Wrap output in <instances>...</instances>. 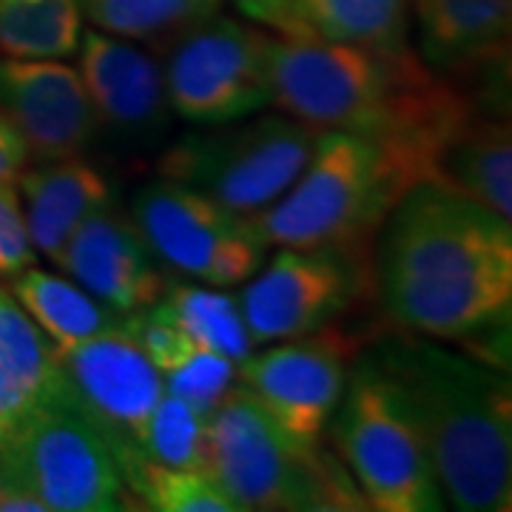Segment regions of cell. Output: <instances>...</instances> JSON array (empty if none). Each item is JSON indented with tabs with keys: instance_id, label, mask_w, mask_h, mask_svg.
Instances as JSON below:
<instances>
[{
	"instance_id": "10",
	"label": "cell",
	"mask_w": 512,
	"mask_h": 512,
	"mask_svg": "<svg viewBox=\"0 0 512 512\" xmlns=\"http://www.w3.org/2000/svg\"><path fill=\"white\" fill-rule=\"evenodd\" d=\"M57 353V350H55ZM60 384L114 450H140L148 419L165 396L160 370L126 325L57 353Z\"/></svg>"
},
{
	"instance_id": "28",
	"label": "cell",
	"mask_w": 512,
	"mask_h": 512,
	"mask_svg": "<svg viewBox=\"0 0 512 512\" xmlns=\"http://www.w3.org/2000/svg\"><path fill=\"white\" fill-rule=\"evenodd\" d=\"M37 259L35 245L26 231L18 185L0 183V279H12L32 268Z\"/></svg>"
},
{
	"instance_id": "6",
	"label": "cell",
	"mask_w": 512,
	"mask_h": 512,
	"mask_svg": "<svg viewBox=\"0 0 512 512\" xmlns=\"http://www.w3.org/2000/svg\"><path fill=\"white\" fill-rule=\"evenodd\" d=\"M319 131L288 114H262L231 128L183 134L165 148L160 180L188 185L228 211L254 217L299 177Z\"/></svg>"
},
{
	"instance_id": "26",
	"label": "cell",
	"mask_w": 512,
	"mask_h": 512,
	"mask_svg": "<svg viewBox=\"0 0 512 512\" xmlns=\"http://www.w3.org/2000/svg\"><path fill=\"white\" fill-rule=\"evenodd\" d=\"M140 453L165 467L208 476V416L165 390L148 419Z\"/></svg>"
},
{
	"instance_id": "18",
	"label": "cell",
	"mask_w": 512,
	"mask_h": 512,
	"mask_svg": "<svg viewBox=\"0 0 512 512\" xmlns=\"http://www.w3.org/2000/svg\"><path fill=\"white\" fill-rule=\"evenodd\" d=\"M15 183L29 239L37 254L52 265H60L74 231L100 208L111 205L106 177L80 157L40 163L32 171L23 168Z\"/></svg>"
},
{
	"instance_id": "8",
	"label": "cell",
	"mask_w": 512,
	"mask_h": 512,
	"mask_svg": "<svg viewBox=\"0 0 512 512\" xmlns=\"http://www.w3.org/2000/svg\"><path fill=\"white\" fill-rule=\"evenodd\" d=\"M131 220L165 268L205 285H239L265 265L254 217L228 211L188 185L157 180L137 191Z\"/></svg>"
},
{
	"instance_id": "16",
	"label": "cell",
	"mask_w": 512,
	"mask_h": 512,
	"mask_svg": "<svg viewBox=\"0 0 512 512\" xmlns=\"http://www.w3.org/2000/svg\"><path fill=\"white\" fill-rule=\"evenodd\" d=\"M424 66L439 74L501 72L510 55L512 0H413Z\"/></svg>"
},
{
	"instance_id": "22",
	"label": "cell",
	"mask_w": 512,
	"mask_h": 512,
	"mask_svg": "<svg viewBox=\"0 0 512 512\" xmlns=\"http://www.w3.org/2000/svg\"><path fill=\"white\" fill-rule=\"evenodd\" d=\"M225 0H77L97 32L168 49L185 32L220 15Z\"/></svg>"
},
{
	"instance_id": "13",
	"label": "cell",
	"mask_w": 512,
	"mask_h": 512,
	"mask_svg": "<svg viewBox=\"0 0 512 512\" xmlns=\"http://www.w3.org/2000/svg\"><path fill=\"white\" fill-rule=\"evenodd\" d=\"M0 114L40 163L83 157L100 131L80 72L57 60H0Z\"/></svg>"
},
{
	"instance_id": "17",
	"label": "cell",
	"mask_w": 512,
	"mask_h": 512,
	"mask_svg": "<svg viewBox=\"0 0 512 512\" xmlns=\"http://www.w3.org/2000/svg\"><path fill=\"white\" fill-rule=\"evenodd\" d=\"M430 183L447 185L504 220L512 217L510 120L487 106L484 94L444 134L430 165Z\"/></svg>"
},
{
	"instance_id": "20",
	"label": "cell",
	"mask_w": 512,
	"mask_h": 512,
	"mask_svg": "<svg viewBox=\"0 0 512 512\" xmlns=\"http://www.w3.org/2000/svg\"><path fill=\"white\" fill-rule=\"evenodd\" d=\"M410 0H288L279 35L319 37L373 55L410 52Z\"/></svg>"
},
{
	"instance_id": "9",
	"label": "cell",
	"mask_w": 512,
	"mask_h": 512,
	"mask_svg": "<svg viewBox=\"0 0 512 512\" xmlns=\"http://www.w3.org/2000/svg\"><path fill=\"white\" fill-rule=\"evenodd\" d=\"M168 103L197 126H228L271 103L268 35L234 18H208L168 46Z\"/></svg>"
},
{
	"instance_id": "27",
	"label": "cell",
	"mask_w": 512,
	"mask_h": 512,
	"mask_svg": "<svg viewBox=\"0 0 512 512\" xmlns=\"http://www.w3.org/2000/svg\"><path fill=\"white\" fill-rule=\"evenodd\" d=\"M163 382L171 396L191 404L202 416H211L217 404L239 384V365L222 353L197 345L177 365L165 370Z\"/></svg>"
},
{
	"instance_id": "12",
	"label": "cell",
	"mask_w": 512,
	"mask_h": 512,
	"mask_svg": "<svg viewBox=\"0 0 512 512\" xmlns=\"http://www.w3.org/2000/svg\"><path fill=\"white\" fill-rule=\"evenodd\" d=\"M348 382L345 345L328 328L282 342L239 365V384L302 441H322Z\"/></svg>"
},
{
	"instance_id": "3",
	"label": "cell",
	"mask_w": 512,
	"mask_h": 512,
	"mask_svg": "<svg viewBox=\"0 0 512 512\" xmlns=\"http://www.w3.org/2000/svg\"><path fill=\"white\" fill-rule=\"evenodd\" d=\"M413 188L402 163L373 137L319 131L291 188L254 214L271 248L350 256L382 228L387 211Z\"/></svg>"
},
{
	"instance_id": "15",
	"label": "cell",
	"mask_w": 512,
	"mask_h": 512,
	"mask_svg": "<svg viewBox=\"0 0 512 512\" xmlns=\"http://www.w3.org/2000/svg\"><path fill=\"white\" fill-rule=\"evenodd\" d=\"M57 268L117 313L157 305L168 291L160 259L151 254L140 228L111 205L74 231Z\"/></svg>"
},
{
	"instance_id": "19",
	"label": "cell",
	"mask_w": 512,
	"mask_h": 512,
	"mask_svg": "<svg viewBox=\"0 0 512 512\" xmlns=\"http://www.w3.org/2000/svg\"><path fill=\"white\" fill-rule=\"evenodd\" d=\"M57 387L60 367L52 342L20 308L15 293L0 285V447Z\"/></svg>"
},
{
	"instance_id": "2",
	"label": "cell",
	"mask_w": 512,
	"mask_h": 512,
	"mask_svg": "<svg viewBox=\"0 0 512 512\" xmlns=\"http://www.w3.org/2000/svg\"><path fill=\"white\" fill-rule=\"evenodd\" d=\"M373 362L416 421L441 495L464 512L510 510L512 393L507 376L410 333L382 339Z\"/></svg>"
},
{
	"instance_id": "25",
	"label": "cell",
	"mask_w": 512,
	"mask_h": 512,
	"mask_svg": "<svg viewBox=\"0 0 512 512\" xmlns=\"http://www.w3.org/2000/svg\"><path fill=\"white\" fill-rule=\"evenodd\" d=\"M160 302L165 305L168 316L200 348L222 353L237 365H242L251 356L254 339L245 328L237 296L211 291L205 285L202 288L200 285H168Z\"/></svg>"
},
{
	"instance_id": "14",
	"label": "cell",
	"mask_w": 512,
	"mask_h": 512,
	"mask_svg": "<svg viewBox=\"0 0 512 512\" xmlns=\"http://www.w3.org/2000/svg\"><path fill=\"white\" fill-rule=\"evenodd\" d=\"M77 52V72L100 128H111L117 137L137 146L160 140L174 117L160 63L123 37L97 29L80 37Z\"/></svg>"
},
{
	"instance_id": "31",
	"label": "cell",
	"mask_w": 512,
	"mask_h": 512,
	"mask_svg": "<svg viewBox=\"0 0 512 512\" xmlns=\"http://www.w3.org/2000/svg\"><path fill=\"white\" fill-rule=\"evenodd\" d=\"M3 493H6V478L0 473V498H3Z\"/></svg>"
},
{
	"instance_id": "29",
	"label": "cell",
	"mask_w": 512,
	"mask_h": 512,
	"mask_svg": "<svg viewBox=\"0 0 512 512\" xmlns=\"http://www.w3.org/2000/svg\"><path fill=\"white\" fill-rule=\"evenodd\" d=\"M29 163V151L12 123L0 114V183H15Z\"/></svg>"
},
{
	"instance_id": "1",
	"label": "cell",
	"mask_w": 512,
	"mask_h": 512,
	"mask_svg": "<svg viewBox=\"0 0 512 512\" xmlns=\"http://www.w3.org/2000/svg\"><path fill=\"white\" fill-rule=\"evenodd\" d=\"M376 279L384 311L407 333L501 336L512 313L510 220L447 185H413L382 222Z\"/></svg>"
},
{
	"instance_id": "21",
	"label": "cell",
	"mask_w": 512,
	"mask_h": 512,
	"mask_svg": "<svg viewBox=\"0 0 512 512\" xmlns=\"http://www.w3.org/2000/svg\"><path fill=\"white\" fill-rule=\"evenodd\" d=\"M9 291L15 293L20 308L32 316V322L43 330L57 353L117 328L126 316L80 288L74 279L40 271L35 265L12 276Z\"/></svg>"
},
{
	"instance_id": "5",
	"label": "cell",
	"mask_w": 512,
	"mask_h": 512,
	"mask_svg": "<svg viewBox=\"0 0 512 512\" xmlns=\"http://www.w3.org/2000/svg\"><path fill=\"white\" fill-rule=\"evenodd\" d=\"M328 427L370 510L433 512L444 507L419 427L373 359L353 367Z\"/></svg>"
},
{
	"instance_id": "24",
	"label": "cell",
	"mask_w": 512,
	"mask_h": 512,
	"mask_svg": "<svg viewBox=\"0 0 512 512\" xmlns=\"http://www.w3.org/2000/svg\"><path fill=\"white\" fill-rule=\"evenodd\" d=\"M114 461L140 510L239 512L220 484L205 473L165 467L140 450H114Z\"/></svg>"
},
{
	"instance_id": "30",
	"label": "cell",
	"mask_w": 512,
	"mask_h": 512,
	"mask_svg": "<svg viewBox=\"0 0 512 512\" xmlns=\"http://www.w3.org/2000/svg\"><path fill=\"white\" fill-rule=\"evenodd\" d=\"M239 6V12L245 18L256 20V23H265L271 29H282V20H285V6L288 0H234Z\"/></svg>"
},
{
	"instance_id": "7",
	"label": "cell",
	"mask_w": 512,
	"mask_h": 512,
	"mask_svg": "<svg viewBox=\"0 0 512 512\" xmlns=\"http://www.w3.org/2000/svg\"><path fill=\"white\" fill-rule=\"evenodd\" d=\"M0 473L9 484L35 495L46 512L140 507L120 476L109 441L74 407L63 384L0 447Z\"/></svg>"
},
{
	"instance_id": "23",
	"label": "cell",
	"mask_w": 512,
	"mask_h": 512,
	"mask_svg": "<svg viewBox=\"0 0 512 512\" xmlns=\"http://www.w3.org/2000/svg\"><path fill=\"white\" fill-rule=\"evenodd\" d=\"M77 0H0V52L18 60H60L77 52Z\"/></svg>"
},
{
	"instance_id": "11",
	"label": "cell",
	"mask_w": 512,
	"mask_h": 512,
	"mask_svg": "<svg viewBox=\"0 0 512 512\" xmlns=\"http://www.w3.org/2000/svg\"><path fill=\"white\" fill-rule=\"evenodd\" d=\"M356 293L348 256L282 248L239 293L254 345L291 342L325 330Z\"/></svg>"
},
{
	"instance_id": "4",
	"label": "cell",
	"mask_w": 512,
	"mask_h": 512,
	"mask_svg": "<svg viewBox=\"0 0 512 512\" xmlns=\"http://www.w3.org/2000/svg\"><path fill=\"white\" fill-rule=\"evenodd\" d=\"M208 476L239 512L370 510L342 458L291 436L242 384L208 416Z\"/></svg>"
}]
</instances>
